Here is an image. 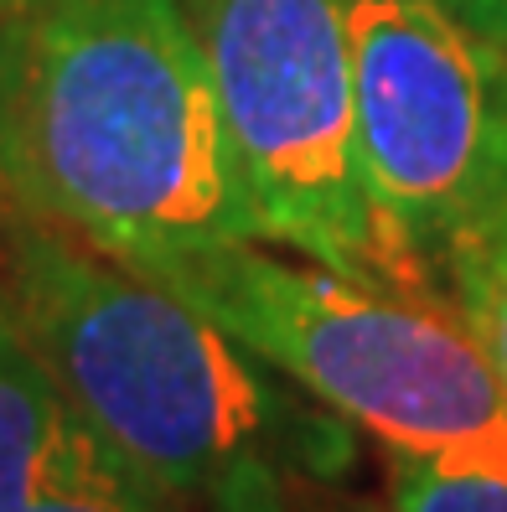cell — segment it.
<instances>
[{"label":"cell","instance_id":"2","mask_svg":"<svg viewBox=\"0 0 507 512\" xmlns=\"http://www.w3.org/2000/svg\"><path fill=\"white\" fill-rule=\"evenodd\" d=\"M0 300L57 388L176 502L285 512L290 471L347 456L337 419L151 275L32 213L0 218Z\"/></svg>","mask_w":507,"mask_h":512},{"label":"cell","instance_id":"10","mask_svg":"<svg viewBox=\"0 0 507 512\" xmlns=\"http://www.w3.org/2000/svg\"><path fill=\"white\" fill-rule=\"evenodd\" d=\"M21 6H26V0H0V21H6L11 11H21Z\"/></svg>","mask_w":507,"mask_h":512},{"label":"cell","instance_id":"4","mask_svg":"<svg viewBox=\"0 0 507 512\" xmlns=\"http://www.w3.org/2000/svg\"><path fill=\"white\" fill-rule=\"evenodd\" d=\"M192 16L254 238L425 295L363 176L342 0H192Z\"/></svg>","mask_w":507,"mask_h":512},{"label":"cell","instance_id":"6","mask_svg":"<svg viewBox=\"0 0 507 512\" xmlns=\"http://www.w3.org/2000/svg\"><path fill=\"white\" fill-rule=\"evenodd\" d=\"M37 363L0 300V512H171Z\"/></svg>","mask_w":507,"mask_h":512},{"label":"cell","instance_id":"1","mask_svg":"<svg viewBox=\"0 0 507 512\" xmlns=\"http://www.w3.org/2000/svg\"><path fill=\"white\" fill-rule=\"evenodd\" d=\"M0 197L130 269L254 244L192 0L0 21Z\"/></svg>","mask_w":507,"mask_h":512},{"label":"cell","instance_id":"9","mask_svg":"<svg viewBox=\"0 0 507 512\" xmlns=\"http://www.w3.org/2000/svg\"><path fill=\"white\" fill-rule=\"evenodd\" d=\"M461 21H471L482 37H492L497 47H507V0H445Z\"/></svg>","mask_w":507,"mask_h":512},{"label":"cell","instance_id":"8","mask_svg":"<svg viewBox=\"0 0 507 512\" xmlns=\"http://www.w3.org/2000/svg\"><path fill=\"white\" fill-rule=\"evenodd\" d=\"M389 512H507V476L389 456Z\"/></svg>","mask_w":507,"mask_h":512},{"label":"cell","instance_id":"3","mask_svg":"<svg viewBox=\"0 0 507 512\" xmlns=\"http://www.w3.org/2000/svg\"><path fill=\"white\" fill-rule=\"evenodd\" d=\"M389 456L507 476V383L435 295L223 244L145 269Z\"/></svg>","mask_w":507,"mask_h":512},{"label":"cell","instance_id":"7","mask_svg":"<svg viewBox=\"0 0 507 512\" xmlns=\"http://www.w3.org/2000/svg\"><path fill=\"white\" fill-rule=\"evenodd\" d=\"M445 290H451L456 316L482 342L487 363L507 383V213L445 269Z\"/></svg>","mask_w":507,"mask_h":512},{"label":"cell","instance_id":"5","mask_svg":"<svg viewBox=\"0 0 507 512\" xmlns=\"http://www.w3.org/2000/svg\"><path fill=\"white\" fill-rule=\"evenodd\" d=\"M363 176L425 295L507 213V47L445 0H342Z\"/></svg>","mask_w":507,"mask_h":512}]
</instances>
